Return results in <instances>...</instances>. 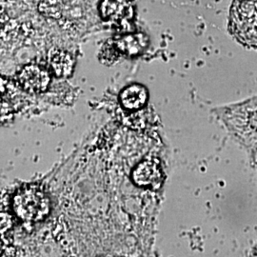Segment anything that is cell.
<instances>
[{
	"mask_svg": "<svg viewBox=\"0 0 257 257\" xmlns=\"http://www.w3.org/2000/svg\"><path fill=\"white\" fill-rule=\"evenodd\" d=\"M14 210L21 220L37 222L50 212V200L39 187L32 185L19 190L14 197Z\"/></svg>",
	"mask_w": 257,
	"mask_h": 257,
	"instance_id": "6da1fadb",
	"label": "cell"
},
{
	"mask_svg": "<svg viewBox=\"0 0 257 257\" xmlns=\"http://www.w3.org/2000/svg\"><path fill=\"white\" fill-rule=\"evenodd\" d=\"M230 27L243 43L257 46V0H235L230 12Z\"/></svg>",
	"mask_w": 257,
	"mask_h": 257,
	"instance_id": "7a4b0ae2",
	"label": "cell"
},
{
	"mask_svg": "<svg viewBox=\"0 0 257 257\" xmlns=\"http://www.w3.org/2000/svg\"><path fill=\"white\" fill-rule=\"evenodd\" d=\"M20 86L30 93H41L45 92L50 82L51 74L46 69L38 65H27L19 74Z\"/></svg>",
	"mask_w": 257,
	"mask_h": 257,
	"instance_id": "3957f363",
	"label": "cell"
},
{
	"mask_svg": "<svg viewBox=\"0 0 257 257\" xmlns=\"http://www.w3.org/2000/svg\"><path fill=\"white\" fill-rule=\"evenodd\" d=\"M133 180L139 187L157 188L162 180L160 167L156 160L142 161L133 172Z\"/></svg>",
	"mask_w": 257,
	"mask_h": 257,
	"instance_id": "277c9868",
	"label": "cell"
},
{
	"mask_svg": "<svg viewBox=\"0 0 257 257\" xmlns=\"http://www.w3.org/2000/svg\"><path fill=\"white\" fill-rule=\"evenodd\" d=\"M120 101L126 110H141L148 101L147 89L140 84L130 85L120 93Z\"/></svg>",
	"mask_w": 257,
	"mask_h": 257,
	"instance_id": "5b68a950",
	"label": "cell"
},
{
	"mask_svg": "<svg viewBox=\"0 0 257 257\" xmlns=\"http://www.w3.org/2000/svg\"><path fill=\"white\" fill-rule=\"evenodd\" d=\"M50 64L56 76L68 77L73 74L74 71V57L65 51L57 50L52 53Z\"/></svg>",
	"mask_w": 257,
	"mask_h": 257,
	"instance_id": "8992f818",
	"label": "cell"
},
{
	"mask_svg": "<svg viewBox=\"0 0 257 257\" xmlns=\"http://www.w3.org/2000/svg\"><path fill=\"white\" fill-rule=\"evenodd\" d=\"M146 44V40L141 36H127L120 38L115 42L119 52L130 55H138L144 49Z\"/></svg>",
	"mask_w": 257,
	"mask_h": 257,
	"instance_id": "52a82bcc",
	"label": "cell"
},
{
	"mask_svg": "<svg viewBox=\"0 0 257 257\" xmlns=\"http://www.w3.org/2000/svg\"><path fill=\"white\" fill-rule=\"evenodd\" d=\"M119 56V50L115 43H106L102 47L99 59L102 63L106 65H111L114 63Z\"/></svg>",
	"mask_w": 257,
	"mask_h": 257,
	"instance_id": "ba28073f",
	"label": "cell"
},
{
	"mask_svg": "<svg viewBox=\"0 0 257 257\" xmlns=\"http://www.w3.org/2000/svg\"><path fill=\"white\" fill-rule=\"evenodd\" d=\"M124 1H126V2H132V1H134V0H124Z\"/></svg>",
	"mask_w": 257,
	"mask_h": 257,
	"instance_id": "9c48e42d",
	"label": "cell"
}]
</instances>
